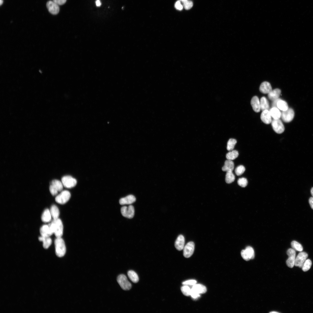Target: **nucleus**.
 I'll return each mask as SVG.
<instances>
[{"label":"nucleus","instance_id":"1","mask_svg":"<svg viewBox=\"0 0 313 313\" xmlns=\"http://www.w3.org/2000/svg\"><path fill=\"white\" fill-rule=\"evenodd\" d=\"M48 225L56 237H61L63 234V225L60 219H53Z\"/></svg>","mask_w":313,"mask_h":313},{"label":"nucleus","instance_id":"2","mask_svg":"<svg viewBox=\"0 0 313 313\" xmlns=\"http://www.w3.org/2000/svg\"><path fill=\"white\" fill-rule=\"evenodd\" d=\"M55 253L59 257L63 256L65 254L66 248L64 241L61 237H56L54 241Z\"/></svg>","mask_w":313,"mask_h":313},{"label":"nucleus","instance_id":"3","mask_svg":"<svg viewBox=\"0 0 313 313\" xmlns=\"http://www.w3.org/2000/svg\"><path fill=\"white\" fill-rule=\"evenodd\" d=\"M63 186L61 181L57 179L52 180L49 186L50 192L52 196L57 195L58 192L62 191Z\"/></svg>","mask_w":313,"mask_h":313},{"label":"nucleus","instance_id":"4","mask_svg":"<svg viewBox=\"0 0 313 313\" xmlns=\"http://www.w3.org/2000/svg\"><path fill=\"white\" fill-rule=\"evenodd\" d=\"M71 197L70 192L67 190L62 191L61 193L56 196V201L58 203L63 204L66 203Z\"/></svg>","mask_w":313,"mask_h":313},{"label":"nucleus","instance_id":"5","mask_svg":"<svg viewBox=\"0 0 313 313\" xmlns=\"http://www.w3.org/2000/svg\"><path fill=\"white\" fill-rule=\"evenodd\" d=\"M117 280L118 283L123 290H127L131 289V284L128 281L125 275L123 274L119 275L117 278Z\"/></svg>","mask_w":313,"mask_h":313},{"label":"nucleus","instance_id":"6","mask_svg":"<svg viewBox=\"0 0 313 313\" xmlns=\"http://www.w3.org/2000/svg\"><path fill=\"white\" fill-rule=\"evenodd\" d=\"M61 181L63 186L67 188L74 187L77 184V180L69 175L63 176L62 178Z\"/></svg>","mask_w":313,"mask_h":313},{"label":"nucleus","instance_id":"7","mask_svg":"<svg viewBox=\"0 0 313 313\" xmlns=\"http://www.w3.org/2000/svg\"><path fill=\"white\" fill-rule=\"evenodd\" d=\"M294 116V110L291 108H288L285 111H283L281 113V117L285 122L289 123L293 119Z\"/></svg>","mask_w":313,"mask_h":313},{"label":"nucleus","instance_id":"8","mask_svg":"<svg viewBox=\"0 0 313 313\" xmlns=\"http://www.w3.org/2000/svg\"><path fill=\"white\" fill-rule=\"evenodd\" d=\"M121 212L123 216L131 219L134 215V209L133 206L132 205H129L128 207L124 206L121 208Z\"/></svg>","mask_w":313,"mask_h":313},{"label":"nucleus","instance_id":"9","mask_svg":"<svg viewBox=\"0 0 313 313\" xmlns=\"http://www.w3.org/2000/svg\"><path fill=\"white\" fill-rule=\"evenodd\" d=\"M271 124L274 131L278 134H281L285 130L284 126L279 119H273L272 121Z\"/></svg>","mask_w":313,"mask_h":313},{"label":"nucleus","instance_id":"10","mask_svg":"<svg viewBox=\"0 0 313 313\" xmlns=\"http://www.w3.org/2000/svg\"><path fill=\"white\" fill-rule=\"evenodd\" d=\"M287 253L288 256V258L286 261V263L287 265L290 268H292L294 265L296 251L295 250L292 248L288 249Z\"/></svg>","mask_w":313,"mask_h":313},{"label":"nucleus","instance_id":"11","mask_svg":"<svg viewBox=\"0 0 313 313\" xmlns=\"http://www.w3.org/2000/svg\"><path fill=\"white\" fill-rule=\"evenodd\" d=\"M194 249V244L193 242H188L183 249V255L186 258L190 257L193 254Z\"/></svg>","mask_w":313,"mask_h":313},{"label":"nucleus","instance_id":"12","mask_svg":"<svg viewBox=\"0 0 313 313\" xmlns=\"http://www.w3.org/2000/svg\"><path fill=\"white\" fill-rule=\"evenodd\" d=\"M308 254L305 252H301L296 258L294 265L296 266L302 268L303 265L306 260Z\"/></svg>","mask_w":313,"mask_h":313},{"label":"nucleus","instance_id":"13","mask_svg":"<svg viewBox=\"0 0 313 313\" xmlns=\"http://www.w3.org/2000/svg\"><path fill=\"white\" fill-rule=\"evenodd\" d=\"M46 6L49 12L51 14L55 15L57 14L59 11V8L58 5L53 1H48Z\"/></svg>","mask_w":313,"mask_h":313},{"label":"nucleus","instance_id":"14","mask_svg":"<svg viewBox=\"0 0 313 313\" xmlns=\"http://www.w3.org/2000/svg\"><path fill=\"white\" fill-rule=\"evenodd\" d=\"M185 242L184 236L181 234L179 235L175 242L174 245L176 249L179 251L183 249L184 247Z\"/></svg>","mask_w":313,"mask_h":313},{"label":"nucleus","instance_id":"15","mask_svg":"<svg viewBox=\"0 0 313 313\" xmlns=\"http://www.w3.org/2000/svg\"><path fill=\"white\" fill-rule=\"evenodd\" d=\"M261 119L264 123L266 124H268L271 123L272 120L269 111L268 110L263 111L261 115Z\"/></svg>","mask_w":313,"mask_h":313},{"label":"nucleus","instance_id":"16","mask_svg":"<svg viewBox=\"0 0 313 313\" xmlns=\"http://www.w3.org/2000/svg\"><path fill=\"white\" fill-rule=\"evenodd\" d=\"M135 197L132 195H129L126 196L121 198L119 201V203L121 205L131 204L136 201Z\"/></svg>","mask_w":313,"mask_h":313},{"label":"nucleus","instance_id":"17","mask_svg":"<svg viewBox=\"0 0 313 313\" xmlns=\"http://www.w3.org/2000/svg\"><path fill=\"white\" fill-rule=\"evenodd\" d=\"M40 232L41 236L44 237H50L53 234L49 225H42L40 228Z\"/></svg>","mask_w":313,"mask_h":313},{"label":"nucleus","instance_id":"18","mask_svg":"<svg viewBox=\"0 0 313 313\" xmlns=\"http://www.w3.org/2000/svg\"><path fill=\"white\" fill-rule=\"evenodd\" d=\"M251 104L254 112H258L260 111L261 109L260 102L257 96H254L252 98Z\"/></svg>","mask_w":313,"mask_h":313},{"label":"nucleus","instance_id":"19","mask_svg":"<svg viewBox=\"0 0 313 313\" xmlns=\"http://www.w3.org/2000/svg\"><path fill=\"white\" fill-rule=\"evenodd\" d=\"M259 90L261 93L265 94H268L272 90V88L270 83L267 81H264L261 84L259 87Z\"/></svg>","mask_w":313,"mask_h":313},{"label":"nucleus","instance_id":"20","mask_svg":"<svg viewBox=\"0 0 313 313\" xmlns=\"http://www.w3.org/2000/svg\"><path fill=\"white\" fill-rule=\"evenodd\" d=\"M191 290L199 294H204L207 291V288L206 287L202 284H196L192 286Z\"/></svg>","mask_w":313,"mask_h":313},{"label":"nucleus","instance_id":"21","mask_svg":"<svg viewBox=\"0 0 313 313\" xmlns=\"http://www.w3.org/2000/svg\"><path fill=\"white\" fill-rule=\"evenodd\" d=\"M234 168L233 162L231 160L227 159L225 162L224 166L222 168V170L225 172L232 171Z\"/></svg>","mask_w":313,"mask_h":313},{"label":"nucleus","instance_id":"22","mask_svg":"<svg viewBox=\"0 0 313 313\" xmlns=\"http://www.w3.org/2000/svg\"><path fill=\"white\" fill-rule=\"evenodd\" d=\"M281 92V91L280 89L278 88L272 90L268 94V97L270 100L273 101L279 98Z\"/></svg>","mask_w":313,"mask_h":313},{"label":"nucleus","instance_id":"23","mask_svg":"<svg viewBox=\"0 0 313 313\" xmlns=\"http://www.w3.org/2000/svg\"><path fill=\"white\" fill-rule=\"evenodd\" d=\"M52 218L50 210L48 209L45 210L41 215L42 221L44 223L49 222L51 221Z\"/></svg>","mask_w":313,"mask_h":313},{"label":"nucleus","instance_id":"24","mask_svg":"<svg viewBox=\"0 0 313 313\" xmlns=\"http://www.w3.org/2000/svg\"><path fill=\"white\" fill-rule=\"evenodd\" d=\"M38 239L40 241L43 242V247L45 249H48L52 244V240L50 237L41 236L39 237Z\"/></svg>","mask_w":313,"mask_h":313},{"label":"nucleus","instance_id":"25","mask_svg":"<svg viewBox=\"0 0 313 313\" xmlns=\"http://www.w3.org/2000/svg\"><path fill=\"white\" fill-rule=\"evenodd\" d=\"M50 212L53 219L59 218V211L58 208L55 205H52L50 209Z\"/></svg>","mask_w":313,"mask_h":313},{"label":"nucleus","instance_id":"26","mask_svg":"<svg viewBox=\"0 0 313 313\" xmlns=\"http://www.w3.org/2000/svg\"><path fill=\"white\" fill-rule=\"evenodd\" d=\"M269 112L273 119H279L281 117V113L277 108H272L270 110Z\"/></svg>","mask_w":313,"mask_h":313},{"label":"nucleus","instance_id":"27","mask_svg":"<svg viewBox=\"0 0 313 313\" xmlns=\"http://www.w3.org/2000/svg\"><path fill=\"white\" fill-rule=\"evenodd\" d=\"M261 108L262 111L268 110L269 105L268 101L264 97H262L260 100Z\"/></svg>","mask_w":313,"mask_h":313},{"label":"nucleus","instance_id":"28","mask_svg":"<svg viewBox=\"0 0 313 313\" xmlns=\"http://www.w3.org/2000/svg\"><path fill=\"white\" fill-rule=\"evenodd\" d=\"M127 273L128 277L133 282L137 283L139 281L138 275L134 271L132 270H129Z\"/></svg>","mask_w":313,"mask_h":313},{"label":"nucleus","instance_id":"29","mask_svg":"<svg viewBox=\"0 0 313 313\" xmlns=\"http://www.w3.org/2000/svg\"><path fill=\"white\" fill-rule=\"evenodd\" d=\"M239 153L237 151L234 150L230 151L226 154V157L227 159L233 160L237 157Z\"/></svg>","mask_w":313,"mask_h":313},{"label":"nucleus","instance_id":"30","mask_svg":"<svg viewBox=\"0 0 313 313\" xmlns=\"http://www.w3.org/2000/svg\"><path fill=\"white\" fill-rule=\"evenodd\" d=\"M277 106L278 108L282 111H285L289 108L287 103L285 101L281 99L277 102Z\"/></svg>","mask_w":313,"mask_h":313},{"label":"nucleus","instance_id":"31","mask_svg":"<svg viewBox=\"0 0 313 313\" xmlns=\"http://www.w3.org/2000/svg\"><path fill=\"white\" fill-rule=\"evenodd\" d=\"M235 177L232 171L226 172L225 181L227 183H230L235 180Z\"/></svg>","mask_w":313,"mask_h":313},{"label":"nucleus","instance_id":"32","mask_svg":"<svg viewBox=\"0 0 313 313\" xmlns=\"http://www.w3.org/2000/svg\"><path fill=\"white\" fill-rule=\"evenodd\" d=\"M291 245L292 249L295 251L302 252L303 250L302 245L298 242L293 241L291 243Z\"/></svg>","mask_w":313,"mask_h":313},{"label":"nucleus","instance_id":"33","mask_svg":"<svg viewBox=\"0 0 313 313\" xmlns=\"http://www.w3.org/2000/svg\"><path fill=\"white\" fill-rule=\"evenodd\" d=\"M236 143L237 141L235 139H230L227 143V150L229 151L233 150Z\"/></svg>","mask_w":313,"mask_h":313},{"label":"nucleus","instance_id":"34","mask_svg":"<svg viewBox=\"0 0 313 313\" xmlns=\"http://www.w3.org/2000/svg\"><path fill=\"white\" fill-rule=\"evenodd\" d=\"M312 264V261L310 259H306L302 267V270L304 272L308 271L310 269Z\"/></svg>","mask_w":313,"mask_h":313},{"label":"nucleus","instance_id":"35","mask_svg":"<svg viewBox=\"0 0 313 313\" xmlns=\"http://www.w3.org/2000/svg\"><path fill=\"white\" fill-rule=\"evenodd\" d=\"M181 290L184 295L186 296H190L191 289L188 285H184L181 287Z\"/></svg>","mask_w":313,"mask_h":313},{"label":"nucleus","instance_id":"36","mask_svg":"<svg viewBox=\"0 0 313 313\" xmlns=\"http://www.w3.org/2000/svg\"><path fill=\"white\" fill-rule=\"evenodd\" d=\"M245 170V168L243 165H239L235 169V172L237 176L242 174Z\"/></svg>","mask_w":313,"mask_h":313},{"label":"nucleus","instance_id":"37","mask_svg":"<svg viewBox=\"0 0 313 313\" xmlns=\"http://www.w3.org/2000/svg\"><path fill=\"white\" fill-rule=\"evenodd\" d=\"M238 184L242 187H245L248 183V180L247 179L244 177L239 178L237 181Z\"/></svg>","mask_w":313,"mask_h":313},{"label":"nucleus","instance_id":"38","mask_svg":"<svg viewBox=\"0 0 313 313\" xmlns=\"http://www.w3.org/2000/svg\"><path fill=\"white\" fill-rule=\"evenodd\" d=\"M245 250L248 253L251 259H253L254 257V252L253 248L250 246L246 248Z\"/></svg>","mask_w":313,"mask_h":313},{"label":"nucleus","instance_id":"39","mask_svg":"<svg viewBox=\"0 0 313 313\" xmlns=\"http://www.w3.org/2000/svg\"><path fill=\"white\" fill-rule=\"evenodd\" d=\"M183 6L186 10H189L193 6V2L187 0L183 2Z\"/></svg>","mask_w":313,"mask_h":313},{"label":"nucleus","instance_id":"40","mask_svg":"<svg viewBox=\"0 0 313 313\" xmlns=\"http://www.w3.org/2000/svg\"><path fill=\"white\" fill-rule=\"evenodd\" d=\"M241 254L243 259L246 261H249L251 259L249 255L245 249L241 251Z\"/></svg>","mask_w":313,"mask_h":313},{"label":"nucleus","instance_id":"41","mask_svg":"<svg viewBox=\"0 0 313 313\" xmlns=\"http://www.w3.org/2000/svg\"><path fill=\"white\" fill-rule=\"evenodd\" d=\"M196 282L195 280H190L183 282L182 284L184 285L193 286L196 284Z\"/></svg>","mask_w":313,"mask_h":313},{"label":"nucleus","instance_id":"42","mask_svg":"<svg viewBox=\"0 0 313 313\" xmlns=\"http://www.w3.org/2000/svg\"><path fill=\"white\" fill-rule=\"evenodd\" d=\"M200 294H198L195 292L192 291L191 290L190 295L192 298L194 299H196L199 298L200 296Z\"/></svg>","mask_w":313,"mask_h":313},{"label":"nucleus","instance_id":"43","mask_svg":"<svg viewBox=\"0 0 313 313\" xmlns=\"http://www.w3.org/2000/svg\"><path fill=\"white\" fill-rule=\"evenodd\" d=\"M175 7L176 9L179 10H181L183 8V6L181 3L179 1H176L175 4Z\"/></svg>","mask_w":313,"mask_h":313},{"label":"nucleus","instance_id":"44","mask_svg":"<svg viewBox=\"0 0 313 313\" xmlns=\"http://www.w3.org/2000/svg\"><path fill=\"white\" fill-rule=\"evenodd\" d=\"M53 1L58 5H62L66 2V0H53Z\"/></svg>","mask_w":313,"mask_h":313},{"label":"nucleus","instance_id":"45","mask_svg":"<svg viewBox=\"0 0 313 313\" xmlns=\"http://www.w3.org/2000/svg\"><path fill=\"white\" fill-rule=\"evenodd\" d=\"M281 100V99L278 98L277 99H276L273 101V102L272 103V108H273V107L277 108V103L279 101V100Z\"/></svg>","mask_w":313,"mask_h":313},{"label":"nucleus","instance_id":"46","mask_svg":"<svg viewBox=\"0 0 313 313\" xmlns=\"http://www.w3.org/2000/svg\"><path fill=\"white\" fill-rule=\"evenodd\" d=\"M309 202L311 208L313 210V197H311L309 200Z\"/></svg>","mask_w":313,"mask_h":313},{"label":"nucleus","instance_id":"47","mask_svg":"<svg viewBox=\"0 0 313 313\" xmlns=\"http://www.w3.org/2000/svg\"><path fill=\"white\" fill-rule=\"evenodd\" d=\"M95 3L97 6L100 7L101 4L100 0H96L95 1Z\"/></svg>","mask_w":313,"mask_h":313},{"label":"nucleus","instance_id":"48","mask_svg":"<svg viewBox=\"0 0 313 313\" xmlns=\"http://www.w3.org/2000/svg\"><path fill=\"white\" fill-rule=\"evenodd\" d=\"M311 193L313 197V187H312L311 190Z\"/></svg>","mask_w":313,"mask_h":313},{"label":"nucleus","instance_id":"49","mask_svg":"<svg viewBox=\"0 0 313 313\" xmlns=\"http://www.w3.org/2000/svg\"><path fill=\"white\" fill-rule=\"evenodd\" d=\"M3 3V0H0V4L1 5Z\"/></svg>","mask_w":313,"mask_h":313},{"label":"nucleus","instance_id":"50","mask_svg":"<svg viewBox=\"0 0 313 313\" xmlns=\"http://www.w3.org/2000/svg\"><path fill=\"white\" fill-rule=\"evenodd\" d=\"M180 0L181 1H182L183 2H184L187 1V0Z\"/></svg>","mask_w":313,"mask_h":313},{"label":"nucleus","instance_id":"51","mask_svg":"<svg viewBox=\"0 0 313 313\" xmlns=\"http://www.w3.org/2000/svg\"><path fill=\"white\" fill-rule=\"evenodd\" d=\"M270 313H278V312H273H273H270Z\"/></svg>","mask_w":313,"mask_h":313}]
</instances>
